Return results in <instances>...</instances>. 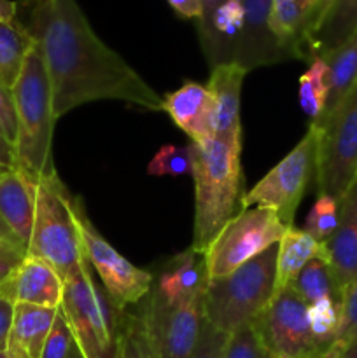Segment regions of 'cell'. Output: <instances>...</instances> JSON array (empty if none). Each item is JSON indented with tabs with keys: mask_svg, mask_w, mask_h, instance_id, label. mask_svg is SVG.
Listing matches in <instances>:
<instances>
[{
	"mask_svg": "<svg viewBox=\"0 0 357 358\" xmlns=\"http://www.w3.org/2000/svg\"><path fill=\"white\" fill-rule=\"evenodd\" d=\"M27 6L24 27L44 58L56 119L102 100L163 112V96L94 34L77 0H34Z\"/></svg>",
	"mask_w": 357,
	"mask_h": 358,
	"instance_id": "6da1fadb",
	"label": "cell"
},
{
	"mask_svg": "<svg viewBox=\"0 0 357 358\" xmlns=\"http://www.w3.org/2000/svg\"><path fill=\"white\" fill-rule=\"evenodd\" d=\"M195 180V224L191 250L203 254L230 219L238 213L241 199V147L212 138L189 142Z\"/></svg>",
	"mask_w": 357,
	"mask_h": 358,
	"instance_id": "7a4b0ae2",
	"label": "cell"
},
{
	"mask_svg": "<svg viewBox=\"0 0 357 358\" xmlns=\"http://www.w3.org/2000/svg\"><path fill=\"white\" fill-rule=\"evenodd\" d=\"M16 107V166L34 178L56 173L52 161L55 115L52 91L44 58L37 44L30 49L20 77L10 87Z\"/></svg>",
	"mask_w": 357,
	"mask_h": 358,
	"instance_id": "3957f363",
	"label": "cell"
},
{
	"mask_svg": "<svg viewBox=\"0 0 357 358\" xmlns=\"http://www.w3.org/2000/svg\"><path fill=\"white\" fill-rule=\"evenodd\" d=\"M276 245L223 278L209 280L203 292V318L230 336L251 325L275 297Z\"/></svg>",
	"mask_w": 357,
	"mask_h": 358,
	"instance_id": "277c9868",
	"label": "cell"
},
{
	"mask_svg": "<svg viewBox=\"0 0 357 358\" xmlns=\"http://www.w3.org/2000/svg\"><path fill=\"white\" fill-rule=\"evenodd\" d=\"M72 199L58 173L37 180L34 227L27 255L48 262L63 280L79 275L88 264L74 219Z\"/></svg>",
	"mask_w": 357,
	"mask_h": 358,
	"instance_id": "5b68a950",
	"label": "cell"
},
{
	"mask_svg": "<svg viewBox=\"0 0 357 358\" xmlns=\"http://www.w3.org/2000/svg\"><path fill=\"white\" fill-rule=\"evenodd\" d=\"M59 310L72 331L80 357L118 358L122 311L108 299L104 287L94 282L90 264L84 266L79 275L65 280Z\"/></svg>",
	"mask_w": 357,
	"mask_h": 358,
	"instance_id": "8992f818",
	"label": "cell"
},
{
	"mask_svg": "<svg viewBox=\"0 0 357 358\" xmlns=\"http://www.w3.org/2000/svg\"><path fill=\"white\" fill-rule=\"evenodd\" d=\"M287 231L275 212L261 206L240 208L203 252L209 280L223 278L280 241Z\"/></svg>",
	"mask_w": 357,
	"mask_h": 358,
	"instance_id": "52a82bcc",
	"label": "cell"
},
{
	"mask_svg": "<svg viewBox=\"0 0 357 358\" xmlns=\"http://www.w3.org/2000/svg\"><path fill=\"white\" fill-rule=\"evenodd\" d=\"M310 124L318 129V194L340 201L357 178V84L331 115Z\"/></svg>",
	"mask_w": 357,
	"mask_h": 358,
	"instance_id": "ba28073f",
	"label": "cell"
},
{
	"mask_svg": "<svg viewBox=\"0 0 357 358\" xmlns=\"http://www.w3.org/2000/svg\"><path fill=\"white\" fill-rule=\"evenodd\" d=\"M317 149L318 129L310 124L300 143L251 191L241 194L240 208H268L275 212L287 227L293 226L294 215L307 192L308 184L315 178Z\"/></svg>",
	"mask_w": 357,
	"mask_h": 358,
	"instance_id": "9c48e42d",
	"label": "cell"
},
{
	"mask_svg": "<svg viewBox=\"0 0 357 358\" xmlns=\"http://www.w3.org/2000/svg\"><path fill=\"white\" fill-rule=\"evenodd\" d=\"M72 208L84 259L97 271L108 299L119 311L142 303L153 289V273L132 264L98 233L88 217L83 199L74 196Z\"/></svg>",
	"mask_w": 357,
	"mask_h": 358,
	"instance_id": "30bf717a",
	"label": "cell"
},
{
	"mask_svg": "<svg viewBox=\"0 0 357 358\" xmlns=\"http://www.w3.org/2000/svg\"><path fill=\"white\" fill-rule=\"evenodd\" d=\"M252 325L273 358L331 357L314 338L308 304L290 287L275 294Z\"/></svg>",
	"mask_w": 357,
	"mask_h": 358,
	"instance_id": "8fae6325",
	"label": "cell"
},
{
	"mask_svg": "<svg viewBox=\"0 0 357 358\" xmlns=\"http://www.w3.org/2000/svg\"><path fill=\"white\" fill-rule=\"evenodd\" d=\"M139 317L156 358H192L203 324V297L182 306H170L150 289Z\"/></svg>",
	"mask_w": 357,
	"mask_h": 358,
	"instance_id": "7c38bea8",
	"label": "cell"
},
{
	"mask_svg": "<svg viewBox=\"0 0 357 358\" xmlns=\"http://www.w3.org/2000/svg\"><path fill=\"white\" fill-rule=\"evenodd\" d=\"M329 7V0H272L273 35L287 59L310 62V38Z\"/></svg>",
	"mask_w": 357,
	"mask_h": 358,
	"instance_id": "4fadbf2b",
	"label": "cell"
},
{
	"mask_svg": "<svg viewBox=\"0 0 357 358\" xmlns=\"http://www.w3.org/2000/svg\"><path fill=\"white\" fill-rule=\"evenodd\" d=\"M244 28L234 48L233 63L251 72L259 66L287 62L270 23L272 0H244Z\"/></svg>",
	"mask_w": 357,
	"mask_h": 358,
	"instance_id": "5bb4252c",
	"label": "cell"
},
{
	"mask_svg": "<svg viewBox=\"0 0 357 358\" xmlns=\"http://www.w3.org/2000/svg\"><path fill=\"white\" fill-rule=\"evenodd\" d=\"M163 112L188 135L189 142L203 143L216 138V105L205 84L188 80L178 90L164 94Z\"/></svg>",
	"mask_w": 357,
	"mask_h": 358,
	"instance_id": "9a60e30c",
	"label": "cell"
},
{
	"mask_svg": "<svg viewBox=\"0 0 357 358\" xmlns=\"http://www.w3.org/2000/svg\"><path fill=\"white\" fill-rule=\"evenodd\" d=\"M63 289L65 280L52 266L34 255H27L9 282L2 287L0 296L13 304H31L58 310L62 306Z\"/></svg>",
	"mask_w": 357,
	"mask_h": 358,
	"instance_id": "2e32d148",
	"label": "cell"
},
{
	"mask_svg": "<svg viewBox=\"0 0 357 358\" xmlns=\"http://www.w3.org/2000/svg\"><path fill=\"white\" fill-rule=\"evenodd\" d=\"M247 70L237 63H223L210 70L209 86L216 105V138L241 147V86Z\"/></svg>",
	"mask_w": 357,
	"mask_h": 358,
	"instance_id": "e0dca14e",
	"label": "cell"
},
{
	"mask_svg": "<svg viewBox=\"0 0 357 358\" xmlns=\"http://www.w3.org/2000/svg\"><path fill=\"white\" fill-rule=\"evenodd\" d=\"M37 180L21 168L0 171V222L27 248L35 217Z\"/></svg>",
	"mask_w": 357,
	"mask_h": 358,
	"instance_id": "ac0fdd59",
	"label": "cell"
},
{
	"mask_svg": "<svg viewBox=\"0 0 357 358\" xmlns=\"http://www.w3.org/2000/svg\"><path fill=\"white\" fill-rule=\"evenodd\" d=\"M338 205V227L332 236L324 241V250L343 297V292L357 282V178Z\"/></svg>",
	"mask_w": 357,
	"mask_h": 358,
	"instance_id": "d6986e66",
	"label": "cell"
},
{
	"mask_svg": "<svg viewBox=\"0 0 357 358\" xmlns=\"http://www.w3.org/2000/svg\"><path fill=\"white\" fill-rule=\"evenodd\" d=\"M206 282V268L203 255L188 248L164 264L154 276L153 290L170 306H182L203 297Z\"/></svg>",
	"mask_w": 357,
	"mask_h": 358,
	"instance_id": "ffe728a7",
	"label": "cell"
},
{
	"mask_svg": "<svg viewBox=\"0 0 357 358\" xmlns=\"http://www.w3.org/2000/svg\"><path fill=\"white\" fill-rule=\"evenodd\" d=\"M244 0H224L214 10L206 30L198 35L210 69L233 62L234 48L244 28Z\"/></svg>",
	"mask_w": 357,
	"mask_h": 358,
	"instance_id": "44dd1931",
	"label": "cell"
},
{
	"mask_svg": "<svg viewBox=\"0 0 357 358\" xmlns=\"http://www.w3.org/2000/svg\"><path fill=\"white\" fill-rule=\"evenodd\" d=\"M58 310L31 304H14L7 341L9 355L13 358H41Z\"/></svg>",
	"mask_w": 357,
	"mask_h": 358,
	"instance_id": "7402d4cb",
	"label": "cell"
},
{
	"mask_svg": "<svg viewBox=\"0 0 357 358\" xmlns=\"http://www.w3.org/2000/svg\"><path fill=\"white\" fill-rule=\"evenodd\" d=\"M317 257L326 259L324 243L315 240L304 229H296L294 226L287 227L284 236L276 243V294L287 289L300 275L301 269Z\"/></svg>",
	"mask_w": 357,
	"mask_h": 358,
	"instance_id": "603a6c76",
	"label": "cell"
},
{
	"mask_svg": "<svg viewBox=\"0 0 357 358\" xmlns=\"http://www.w3.org/2000/svg\"><path fill=\"white\" fill-rule=\"evenodd\" d=\"M357 31V0H332L308 45L310 62L324 58Z\"/></svg>",
	"mask_w": 357,
	"mask_h": 358,
	"instance_id": "cb8c5ba5",
	"label": "cell"
},
{
	"mask_svg": "<svg viewBox=\"0 0 357 358\" xmlns=\"http://www.w3.org/2000/svg\"><path fill=\"white\" fill-rule=\"evenodd\" d=\"M322 59L329 66L331 91H329V98L324 112H322V115L317 121H322L328 115H331L357 84V31L345 44H342L338 49L326 55Z\"/></svg>",
	"mask_w": 357,
	"mask_h": 358,
	"instance_id": "d4e9b609",
	"label": "cell"
},
{
	"mask_svg": "<svg viewBox=\"0 0 357 358\" xmlns=\"http://www.w3.org/2000/svg\"><path fill=\"white\" fill-rule=\"evenodd\" d=\"M35 41L20 20L0 21V84L13 87Z\"/></svg>",
	"mask_w": 357,
	"mask_h": 358,
	"instance_id": "484cf974",
	"label": "cell"
},
{
	"mask_svg": "<svg viewBox=\"0 0 357 358\" xmlns=\"http://www.w3.org/2000/svg\"><path fill=\"white\" fill-rule=\"evenodd\" d=\"M289 287L307 304L324 299V297L342 301V292L336 285L329 262L324 257H317L308 262Z\"/></svg>",
	"mask_w": 357,
	"mask_h": 358,
	"instance_id": "4316f807",
	"label": "cell"
},
{
	"mask_svg": "<svg viewBox=\"0 0 357 358\" xmlns=\"http://www.w3.org/2000/svg\"><path fill=\"white\" fill-rule=\"evenodd\" d=\"M331 83H329V66L322 58H314L307 72L300 77V105L304 114L317 121L328 103Z\"/></svg>",
	"mask_w": 357,
	"mask_h": 358,
	"instance_id": "83f0119b",
	"label": "cell"
},
{
	"mask_svg": "<svg viewBox=\"0 0 357 358\" xmlns=\"http://www.w3.org/2000/svg\"><path fill=\"white\" fill-rule=\"evenodd\" d=\"M308 318L314 338L322 348L331 353L342 325V301L324 297L308 304Z\"/></svg>",
	"mask_w": 357,
	"mask_h": 358,
	"instance_id": "f1b7e54d",
	"label": "cell"
},
{
	"mask_svg": "<svg viewBox=\"0 0 357 358\" xmlns=\"http://www.w3.org/2000/svg\"><path fill=\"white\" fill-rule=\"evenodd\" d=\"M119 357L156 358L139 313H126V311L121 313V320H119Z\"/></svg>",
	"mask_w": 357,
	"mask_h": 358,
	"instance_id": "f546056e",
	"label": "cell"
},
{
	"mask_svg": "<svg viewBox=\"0 0 357 358\" xmlns=\"http://www.w3.org/2000/svg\"><path fill=\"white\" fill-rule=\"evenodd\" d=\"M147 173L153 177H184L192 175L191 145H163L147 164Z\"/></svg>",
	"mask_w": 357,
	"mask_h": 358,
	"instance_id": "4dcf8cb0",
	"label": "cell"
},
{
	"mask_svg": "<svg viewBox=\"0 0 357 358\" xmlns=\"http://www.w3.org/2000/svg\"><path fill=\"white\" fill-rule=\"evenodd\" d=\"M340 205L335 198L326 194H318L317 201L314 203L312 210L308 212L304 220V231L315 238L317 241L324 243L338 227Z\"/></svg>",
	"mask_w": 357,
	"mask_h": 358,
	"instance_id": "1f68e13d",
	"label": "cell"
},
{
	"mask_svg": "<svg viewBox=\"0 0 357 358\" xmlns=\"http://www.w3.org/2000/svg\"><path fill=\"white\" fill-rule=\"evenodd\" d=\"M223 358H273L262 345L254 325H245L227 336Z\"/></svg>",
	"mask_w": 357,
	"mask_h": 358,
	"instance_id": "d6a6232c",
	"label": "cell"
},
{
	"mask_svg": "<svg viewBox=\"0 0 357 358\" xmlns=\"http://www.w3.org/2000/svg\"><path fill=\"white\" fill-rule=\"evenodd\" d=\"M74 348H76V341H74L72 331H70L62 310H58L51 332H49L48 339H46L41 358H70L74 353Z\"/></svg>",
	"mask_w": 357,
	"mask_h": 358,
	"instance_id": "836d02e7",
	"label": "cell"
},
{
	"mask_svg": "<svg viewBox=\"0 0 357 358\" xmlns=\"http://www.w3.org/2000/svg\"><path fill=\"white\" fill-rule=\"evenodd\" d=\"M357 343V282H354L343 292L342 297V325L338 338L331 350L343 348L346 345Z\"/></svg>",
	"mask_w": 357,
	"mask_h": 358,
	"instance_id": "e575fe53",
	"label": "cell"
},
{
	"mask_svg": "<svg viewBox=\"0 0 357 358\" xmlns=\"http://www.w3.org/2000/svg\"><path fill=\"white\" fill-rule=\"evenodd\" d=\"M226 341H227V334L217 331L214 325H210L209 322L203 318L198 345H196L192 358H223Z\"/></svg>",
	"mask_w": 357,
	"mask_h": 358,
	"instance_id": "d590c367",
	"label": "cell"
},
{
	"mask_svg": "<svg viewBox=\"0 0 357 358\" xmlns=\"http://www.w3.org/2000/svg\"><path fill=\"white\" fill-rule=\"evenodd\" d=\"M0 135L9 143L16 145V107H14L13 91H10V87L4 86V84H0Z\"/></svg>",
	"mask_w": 357,
	"mask_h": 358,
	"instance_id": "8d00e7d4",
	"label": "cell"
},
{
	"mask_svg": "<svg viewBox=\"0 0 357 358\" xmlns=\"http://www.w3.org/2000/svg\"><path fill=\"white\" fill-rule=\"evenodd\" d=\"M167 2L182 20H195L196 23L202 20L203 0H167Z\"/></svg>",
	"mask_w": 357,
	"mask_h": 358,
	"instance_id": "74e56055",
	"label": "cell"
},
{
	"mask_svg": "<svg viewBox=\"0 0 357 358\" xmlns=\"http://www.w3.org/2000/svg\"><path fill=\"white\" fill-rule=\"evenodd\" d=\"M13 313H14V304L10 303L9 299L0 296V352H6L7 350Z\"/></svg>",
	"mask_w": 357,
	"mask_h": 358,
	"instance_id": "f35d334b",
	"label": "cell"
},
{
	"mask_svg": "<svg viewBox=\"0 0 357 358\" xmlns=\"http://www.w3.org/2000/svg\"><path fill=\"white\" fill-rule=\"evenodd\" d=\"M24 257H27V255L0 254V290H2V287L9 282L13 273L16 271L18 266L21 264V261H23Z\"/></svg>",
	"mask_w": 357,
	"mask_h": 358,
	"instance_id": "ab89813d",
	"label": "cell"
},
{
	"mask_svg": "<svg viewBox=\"0 0 357 358\" xmlns=\"http://www.w3.org/2000/svg\"><path fill=\"white\" fill-rule=\"evenodd\" d=\"M0 254L27 255V248L14 238V234L0 222Z\"/></svg>",
	"mask_w": 357,
	"mask_h": 358,
	"instance_id": "60d3db41",
	"label": "cell"
},
{
	"mask_svg": "<svg viewBox=\"0 0 357 358\" xmlns=\"http://www.w3.org/2000/svg\"><path fill=\"white\" fill-rule=\"evenodd\" d=\"M14 166H16V150H14V145L0 135V171L9 170V168Z\"/></svg>",
	"mask_w": 357,
	"mask_h": 358,
	"instance_id": "b9f144b4",
	"label": "cell"
},
{
	"mask_svg": "<svg viewBox=\"0 0 357 358\" xmlns=\"http://www.w3.org/2000/svg\"><path fill=\"white\" fill-rule=\"evenodd\" d=\"M224 0H203V14H202V20L196 23V30H198V35L203 34L206 30L210 23V17H212L214 10L223 3Z\"/></svg>",
	"mask_w": 357,
	"mask_h": 358,
	"instance_id": "7bdbcfd3",
	"label": "cell"
},
{
	"mask_svg": "<svg viewBox=\"0 0 357 358\" xmlns=\"http://www.w3.org/2000/svg\"><path fill=\"white\" fill-rule=\"evenodd\" d=\"M18 20V2L14 0H0V21Z\"/></svg>",
	"mask_w": 357,
	"mask_h": 358,
	"instance_id": "ee69618b",
	"label": "cell"
},
{
	"mask_svg": "<svg viewBox=\"0 0 357 358\" xmlns=\"http://www.w3.org/2000/svg\"><path fill=\"white\" fill-rule=\"evenodd\" d=\"M331 358H357V343L338 350H331Z\"/></svg>",
	"mask_w": 357,
	"mask_h": 358,
	"instance_id": "f6af8a7d",
	"label": "cell"
},
{
	"mask_svg": "<svg viewBox=\"0 0 357 358\" xmlns=\"http://www.w3.org/2000/svg\"><path fill=\"white\" fill-rule=\"evenodd\" d=\"M70 358H83V357H80L79 350H77V346H76V348H74V353H72V357H70Z\"/></svg>",
	"mask_w": 357,
	"mask_h": 358,
	"instance_id": "bcb514c9",
	"label": "cell"
},
{
	"mask_svg": "<svg viewBox=\"0 0 357 358\" xmlns=\"http://www.w3.org/2000/svg\"><path fill=\"white\" fill-rule=\"evenodd\" d=\"M0 358H13V357H10L9 352L6 350V352H0Z\"/></svg>",
	"mask_w": 357,
	"mask_h": 358,
	"instance_id": "7dc6e473",
	"label": "cell"
},
{
	"mask_svg": "<svg viewBox=\"0 0 357 358\" xmlns=\"http://www.w3.org/2000/svg\"><path fill=\"white\" fill-rule=\"evenodd\" d=\"M23 2H24V3H28V2H34V0H23Z\"/></svg>",
	"mask_w": 357,
	"mask_h": 358,
	"instance_id": "c3c4849f",
	"label": "cell"
},
{
	"mask_svg": "<svg viewBox=\"0 0 357 358\" xmlns=\"http://www.w3.org/2000/svg\"><path fill=\"white\" fill-rule=\"evenodd\" d=\"M332 2V0H329V3H331Z\"/></svg>",
	"mask_w": 357,
	"mask_h": 358,
	"instance_id": "681fc988",
	"label": "cell"
},
{
	"mask_svg": "<svg viewBox=\"0 0 357 358\" xmlns=\"http://www.w3.org/2000/svg\"><path fill=\"white\" fill-rule=\"evenodd\" d=\"M326 358H331V357H326Z\"/></svg>",
	"mask_w": 357,
	"mask_h": 358,
	"instance_id": "f907efd6",
	"label": "cell"
},
{
	"mask_svg": "<svg viewBox=\"0 0 357 358\" xmlns=\"http://www.w3.org/2000/svg\"><path fill=\"white\" fill-rule=\"evenodd\" d=\"M118 358H121V357H119V355H118Z\"/></svg>",
	"mask_w": 357,
	"mask_h": 358,
	"instance_id": "816d5d0a",
	"label": "cell"
}]
</instances>
